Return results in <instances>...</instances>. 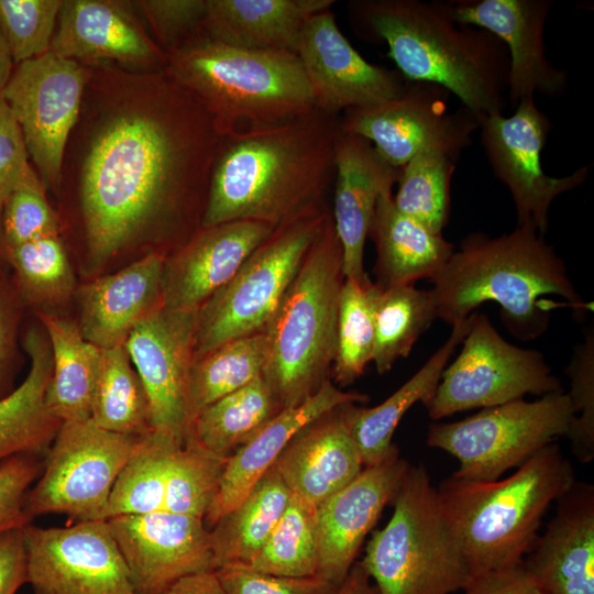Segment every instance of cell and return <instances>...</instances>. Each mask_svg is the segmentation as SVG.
<instances>
[{"label": "cell", "instance_id": "obj_9", "mask_svg": "<svg viewBox=\"0 0 594 594\" xmlns=\"http://www.w3.org/2000/svg\"><path fill=\"white\" fill-rule=\"evenodd\" d=\"M330 211L311 208L277 226L196 312L194 360L265 331Z\"/></svg>", "mask_w": 594, "mask_h": 594}, {"label": "cell", "instance_id": "obj_57", "mask_svg": "<svg viewBox=\"0 0 594 594\" xmlns=\"http://www.w3.org/2000/svg\"><path fill=\"white\" fill-rule=\"evenodd\" d=\"M13 64L9 46L0 32V94L13 73Z\"/></svg>", "mask_w": 594, "mask_h": 594}, {"label": "cell", "instance_id": "obj_56", "mask_svg": "<svg viewBox=\"0 0 594 594\" xmlns=\"http://www.w3.org/2000/svg\"><path fill=\"white\" fill-rule=\"evenodd\" d=\"M10 321L6 304L0 295V382L10 350Z\"/></svg>", "mask_w": 594, "mask_h": 594}, {"label": "cell", "instance_id": "obj_35", "mask_svg": "<svg viewBox=\"0 0 594 594\" xmlns=\"http://www.w3.org/2000/svg\"><path fill=\"white\" fill-rule=\"evenodd\" d=\"M280 410L272 389L260 376L199 411L187 437L213 454L229 457Z\"/></svg>", "mask_w": 594, "mask_h": 594}, {"label": "cell", "instance_id": "obj_7", "mask_svg": "<svg viewBox=\"0 0 594 594\" xmlns=\"http://www.w3.org/2000/svg\"><path fill=\"white\" fill-rule=\"evenodd\" d=\"M344 280L330 213L264 331L268 356L262 376L282 409L304 403L330 380Z\"/></svg>", "mask_w": 594, "mask_h": 594}, {"label": "cell", "instance_id": "obj_4", "mask_svg": "<svg viewBox=\"0 0 594 594\" xmlns=\"http://www.w3.org/2000/svg\"><path fill=\"white\" fill-rule=\"evenodd\" d=\"M437 319L451 327L487 301L501 307L508 331L522 341L542 336L559 296L578 316L592 309L576 292L563 258L532 224L491 238L471 233L430 279Z\"/></svg>", "mask_w": 594, "mask_h": 594}, {"label": "cell", "instance_id": "obj_22", "mask_svg": "<svg viewBox=\"0 0 594 594\" xmlns=\"http://www.w3.org/2000/svg\"><path fill=\"white\" fill-rule=\"evenodd\" d=\"M274 229L250 220L200 227L165 257L163 306L175 310H198L233 277Z\"/></svg>", "mask_w": 594, "mask_h": 594}, {"label": "cell", "instance_id": "obj_12", "mask_svg": "<svg viewBox=\"0 0 594 594\" xmlns=\"http://www.w3.org/2000/svg\"><path fill=\"white\" fill-rule=\"evenodd\" d=\"M138 440L91 419L63 421L41 477L25 496L29 519L65 514L74 521L106 520L113 484Z\"/></svg>", "mask_w": 594, "mask_h": 594}, {"label": "cell", "instance_id": "obj_33", "mask_svg": "<svg viewBox=\"0 0 594 594\" xmlns=\"http://www.w3.org/2000/svg\"><path fill=\"white\" fill-rule=\"evenodd\" d=\"M40 318L52 353L46 408L61 422L90 419L101 349L84 338L78 323L50 312Z\"/></svg>", "mask_w": 594, "mask_h": 594}, {"label": "cell", "instance_id": "obj_23", "mask_svg": "<svg viewBox=\"0 0 594 594\" xmlns=\"http://www.w3.org/2000/svg\"><path fill=\"white\" fill-rule=\"evenodd\" d=\"M331 217L342 249L345 279L367 286L364 246L381 195L393 190L402 168L386 162L365 139L342 132L336 148Z\"/></svg>", "mask_w": 594, "mask_h": 594}, {"label": "cell", "instance_id": "obj_50", "mask_svg": "<svg viewBox=\"0 0 594 594\" xmlns=\"http://www.w3.org/2000/svg\"><path fill=\"white\" fill-rule=\"evenodd\" d=\"M139 6L158 40L173 46L172 51L201 29L206 15V0H145Z\"/></svg>", "mask_w": 594, "mask_h": 594}, {"label": "cell", "instance_id": "obj_51", "mask_svg": "<svg viewBox=\"0 0 594 594\" xmlns=\"http://www.w3.org/2000/svg\"><path fill=\"white\" fill-rule=\"evenodd\" d=\"M29 165L20 127L0 97V218L6 200Z\"/></svg>", "mask_w": 594, "mask_h": 594}, {"label": "cell", "instance_id": "obj_2", "mask_svg": "<svg viewBox=\"0 0 594 594\" xmlns=\"http://www.w3.org/2000/svg\"><path fill=\"white\" fill-rule=\"evenodd\" d=\"M341 133V116L315 108L220 136L200 227L250 220L276 228L322 206Z\"/></svg>", "mask_w": 594, "mask_h": 594}, {"label": "cell", "instance_id": "obj_21", "mask_svg": "<svg viewBox=\"0 0 594 594\" xmlns=\"http://www.w3.org/2000/svg\"><path fill=\"white\" fill-rule=\"evenodd\" d=\"M408 468L397 448L381 463L365 466L350 484L317 508L318 576L341 585L365 537L384 507L393 502Z\"/></svg>", "mask_w": 594, "mask_h": 594}, {"label": "cell", "instance_id": "obj_15", "mask_svg": "<svg viewBox=\"0 0 594 594\" xmlns=\"http://www.w3.org/2000/svg\"><path fill=\"white\" fill-rule=\"evenodd\" d=\"M84 86L85 72L79 63L48 51L19 64L0 94L46 188L59 184L64 151L79 114Z\"/></svg>", "mask_w": 594, "mask_h": 594}, {"label": "cell", "instance_id": "obj_41", "mask_svg": "<svg viewBox=\"0 0 594 594\" xmlns=\"http://www.w3.org/2000/svg\"><path fill=\"white\" fill-rule=\"evenodd\" d=\"M457 161L437 152H422L402 167L393 202L398 211L436 233L450 217L451 179Z\"/></svg>", "mask_w": 594, "mask_h": 594}, {"label": "cell", "instance_id": "obj_6", "mask_svg": "<svg viewBox=\"0 0 594 594\" xmlns=\"http://www.w3.org/2000/svg\"><path fill=\"white\" fill-rule=\"evenodd\" d=\"M167 72L202 106L220 136L316 108L300 59L292 52L240 48L193 36L172 51Z\"/></svg>", "mask_w": 594, "mask_h": 594}, {"label": "cell", "instance_id": "obj_28", "mask_svg": "<svg viewBox=\"0 0 594 594\" xmlns=\"http://www.w3.org/2000/svg\"><path fill=\"white\" fill-rule=\"evenodd\" d=\"M78 61L154 64L164 55L121 1H63L51 50Z\"/></svg>", "mask_w": 594, "mask_h": 594}, {"label": "cell", "instance_id": "obj_55", "mask_svg": "<svg viewBox=\"0 0 594 594\" xmlns=\"http://www.w3.org/2000/svg\"><path fill=\"white\" fill-rule=\"evenodd\" d=\"M337 594H378L360 562H355Z\"/></svg>", "mask_w": 594, "mask_h": 594}, {"label": "cell", "instance_id": "obj_13", "mask_svg": "<svg viewBox=\"0 0 594 594\" xmlns=\"http://www.w3.org/2000/svg\"><path fill=\"white\" fill-rule=\"evenodd\" d=\"M450 96L442 86L407 81L396 98L344 111L341 130L367 140L395 167L402 168L422 152L457 161L471 145L481 120L463 106L450 111Z\"/></svg>", "mask_w": 594, "mask_h": 594}, {"label": "cell", "instance_id": "obj_17", "mask_svg": "<svg viewBox=\"0 0 594 594\" xmlns=\"http://www.w3.org/2000/svg\"><path fill=\"white\" fill-rule=\"evenodd\" d=\"M197 310L164 306L140 321L124 348L146 392L153 430L185 442L190 428L188 382Z\"/></svg>", "mask_w": 594, "mask_h": 594}, {"label": "cell", "instance_id": "obj_40", "mask_svg": "<svg viewBox=\"0 0 594 594\" xmlns=\"http://www.w3.org/2000/svg\"><path fill=\"white\" fill-rule=\"evenodd\" d=\"M320 562L317 507L292 494L271 536L243 568L288 578L317 575Z\"/></svg>", "mask_w": 594, "mask_h": 594}, {"label": "cell", "instance_id": "obj_52", "mask_svg": "<svg viewBox=\"0 0 594 594\" xmlns=\"http://www.w3.org/2000/svg\"><path fill=\"white\" fill-rule=\"evenodd\" d=\"M463 594H544L520 562L516 565L472 576Z\"/></svg>", "mask_w": 594, "mask_h": 594}, {"label": "cell", "instance_id": "obj_45", "mask_svg": "<svg viewBox=\"0 0 594 594\" xmlns=\"http://www.w3.org/2000/svg\"><path fill=\"white\" fill-rule=\"evenodd\" d=\"M62 4V0H0V32L14 64L51 50Z\"/></svg>", "mask_w": 594, "mask_h": 594}, {"label": "cell", "instance_id": "obj_18", "mask_svg": "<svg viewBox=\"0 0 594 594\" xmlns=\"http://www.w3.org/2000/svg\"><path fill=\"white\" fill-rule=\"evenodd\" d=\"M107 522L138 594H161L185 576L213 571L204 518L162 510Z\"/></svg>", "mask_w": 594, "mask_h": 594}, {"label": "cell", "instance_id": "obj_24", "mask_svg": "<svg viewBox=\"0 0 594 594\" xmlns=\"http://www.w3.org/2000/svg\"><path fill=\"white\" fill-rule=\"evenodd\" d=\"M522 560L544 594H594V486L575 482L557 501Z\"/></svg>", "mask_w": 594, "mask_h": 594}, {"label": "cell", "instance_id": "obj_46", "mask_svg": "<svg viewBox=\"0 0 594 594\" xmlns=\"http://www.w3.org/2000/svg\"><path fill=\"white\" fill-rule=\"evenodd\" d=\"M45 189L42 179L29 165L1 212L2 248L58 235V221L46 199Z\"/></svg>", "mask_w": 594, "mask_h": 594}, {"label": "cell", "instance_id": "obj_8", "mask_svg": "<svg viewBox=\"0 0 594 594\" xmlns=\"http://www.w3.org/2000/svg\"><path fill=\"white\" fill-rule=\"evenodd\" d=\"M360 562L378 594H452L472 575L424 464L409 465Z\"/></svg>", "mask_w": 594, "mask_h": 594}, {"label": "cell", "instance_id": "obj_38", "mask_svg": "<svg viewBox=\"0 0 594 594\" xmlns=\"http://www.w3.org/2000/svg\"><path fill=\"white\" fill-rule=\"evenodd\" d=\"M267 356L263 331L224 342L195 359L188 382L190 425L204 408L262 376Z\"/></svg>", "mask_w": 594, "mask_h": 594}, {"label": "cell", "instance_id": "obj_1", "mask_svg": "<svg viewBox=\"0 0 594 594\" xmlns=\"http://www.w3.org/2000/svg\"><path fill=\"white\" fill-rule=\"evenodd\" d=\"M152 103L110 120L91 143L81 177L87 264L95 273L136 237H176L206 207L220 142L202 106L169 75Z\"/></svg>", "mask_w": 594, "mask_h": 594}, {"label": "cell", "instance_id": "obj_32", "mask_svg": "<svg viewBox=\"0 0 594 594\" xmlns=\"http://www.w3.org/2000/svg\"><path fill=\"white\" fill-rule=\"evenodd\" d=\"M24 348L31 360L28 375L15 389L0 398V462L18 454L45 452L62 424L45 405L52 373L48 341L32 329L25 337Z\"/></svg>", "mask_w": 594, "mask_h": 594}, {"label": "cell", "instance_id": "obj_5", "mask_svg": "<svg viewBox=\"0 0 594 594\" xmlns=\"http://www.w3.org/2000/svg\"><path fill=\"white\" fill-rule=\"evenodd\" d=\"M575 482L573 465L554 442L503 480H443L436 487L439 502L471 575L522 562L548 508Z\"/></svg>", "mask_w": 594, "mask_h": 594}, {"label": "cell", "instance_id": "obj_48", "mask_svg": "<svg viewBox=\"0 0 594 594\" xmlns=\"http://www.w3.org/2000/svg\"><path fill=\"white\" fill-rule=\"evenodd\" d=\"M215 572L226 594H337L340 587L318 575L278 576L243 566H224Z\"/></svg>", "mask_w": 594, "mask_h": 594}, {"label": "cell", "instance_id": "obj_25", "mask_svg": "<svg viewBox=\"0 0 594 594\" xmlns=\"http://www.w3.org/2000/svg\"><path fill=\"white\" fill-rule=\"evenodd\" d=\"M350 405L304 427L273 465L293 495L317 508L364 469L349 428Z\"/></svg>", "mask_w": 594, "mask_h": 594}, {"label": "cell", "instance_id": "obj_42", "mask_svg": "<svg viewBox=\"0 0 594 594\" xmlns=\"http://www.w3.org/2000/svg\"><path fill=\"white\" fill-rule=\"evenodd\" d=\"M2 252L14 271L20 293L29 301L61 302L73 293L75 276L58 235L6 246Z\"/></svg>", "mask_w": 594, "mask_h": 594}, {"label": "cell", "instance_id": "obj_53", "mask_svg": "<svg viewBox=\"0 0 594 594\" xmlns=\"http://www.w3.org/2000/svg\"><path fill=\"white\" fill-rule=\"evenodd\" d=\"M28 583L23 528L0 534V594H16Z\"/></svg>", "mask_w": 594, "mask_h": 594}, {"label": "cell", "instance_id": "obj_43", "mask_svg": "<svg viewBox=\"0 0 594 594\" xmlns=\"http://www.w3.org/2000/svg\"><path fill=\"white\" fill-rule=\"evenodd\" d=\"M228 458L207 451L187 437L170 459L163 510L205 518L218 492Z\"/></svg>", "mask_w": 594, "mask_h": 594}, {"label": "cell", "instance_id": "obj_31", "mask_svg": "<svg viewBox=\"0 0 594 594\" xmlns=\"http://www.w3.org/2000/svg\"><path fill=\"white\" fill-rule=\"evenodd\" d=\"M473 314L453 324L446 342L383 403L370 408L350 405L349 428L364 466L381 463L397 449L393 436L399 421L416 403L426 404L431 398L450 358L470 329Z\"/></svg>", "mask_w": 594, "mask_h": 594}, {"label": "cell", "instance_id": "obj_10", "mask_svg": "<svg viewBox=\"0 0 594 594\" xmlns=\"http://www.w3.org/2000/svg\"><path fill=\"white\" fill-rule=\"evenodd\" d=\"M574 416L568 394L554 392L532 402L521 398L483 408L459 421L432 424L427 444L457 459L453 476L493 482L566 436Z\"/></svg>", "mask_w": 594, "mask_h": 594}, {"label": "cell", "instance_id": "obj_44", "mask_svg": "<svg viewBox=\"0 0 594 594\" xmlns=\"http://www.w3.org/2000/svg\"><path fill=\"white\" fill-rule=\"evenodd\" d=\"M373 285L345 279L341 289L331 375L339 387L354 383L373 360Z\"/></svg>", "mask_w": 594, "mask_h": 594}, {"label": "cell", "instance_id": "obj_20", "mask_svg": "<svg viewBox=\"0 0 594 594\" xmlns=\"http://www.w3.org/2000/svg\"><path fill=\"white\" fill-rule=\"evenodd\" d=\"M450 3L457 22L484 29L506 46L507 102L513 109L526 98H558L565 92L568 73L548 59L543 37L552 1L452 0Z\"/></svg>", "mask_w": 594, "mask_h": 594}, {"label": "cell", "instance_id": "obj_30", "mask_svg": "<svg viewBox=\"0 0 594 594\" xmlns=\"http://www.w3.org/2000/svg\"><path fill=\"white\" fill-rule=\"evenodd\" d=\"M369 237L376 249V285L386 288L432 279L447 264L454 245L397 210L393 190L381 195Z\"/></svg>", "mask_w": 594, "mask_h": 594}, {"label": "cell", "instance_id": "obj_16", "mask_svg": "<svg viewBox=\"0 0 594 594\" xmlns=\"http://www.w3.org/2000/svg\"><path fill=\"white\" fill-rule=\"evenodd\" d=\"M35 594H138L107 520L23 527Z\"/></svg>", "mask_w": 594, "mask_h": 594}, {"label": "cell", "instance_id": "obj_49", "mask_svg": "<svg viewBox=\"0 0 594 594\" xmlns=\"http://www.w3.org/2000/svg\"><path fill=\"white\" fill-rule=\"evenodd\" d=\"M38 455L18 454L0 462V534L30 524L25 496L42 468Z\"/></svg>", "mask_w": 594, "mask_h": 594}, {"label": "cell", "instance_id": "obj_39", "mask_svg": "<svg viewBox=\"0 0 594 594\" xmlns=\"http://www.w3.org/2000/svg\"><path fill=\"white\" fill-rule=\"evenodd\" d=\"M183 444L174 436L158 430L140 437L113 484L106 520L162 512L170 459Z\"/></svg>", "mask_w": 594, "mask_h": 594}, {"label": "cell", "instance_id": "obj_26", "mask_svg": "<svg viewBox=\"0 0 594 594\" xmlns=\"http://www.w3.org/2000/svg\"><path fill=\"white\" fill-rule=\"evenodd\" d=\"M367 400V395L344 392L330 378L304 403L282 409L229 455L216 497L204 518L206 527L212 528L243 502L304 427L338 406Z\"/></svg>", "mask_w": 594, "mask_h": 594}, {"label": "cell", "instance_id": "obj_27", "mask_svg": "<svg viewBox=\"0 0 594 594\" xmlns=\"http://www.w3.org/2000/svg\"><path fill=\"white\" fill-rule=\"evenodd\" d=\"M166 255L151 252L124 268L79 289V329L99 349L124 344L133 328L163 306Z\"/></svg>", "mask_w": 594, "mask_h": 594}, {"label": "cell", "instance_id": "obj_54", "mask_svg": "<svg viewBox=\"0 0 594 594\" xmlns=\"http://www.w3.org/2000/svg\"><path fill=\"white\" fill-rule=\"evenodd\" d=\"M161 594H226L215 571L185 576Z\"/></svg>", "mask_w": 594, "mask_h": 594}, {"label": "cell", "instance_id": "obj_3", "mask_svg": "<svg viewBox=\"0 0 594 594\" xmlns=\"http://www.w3.org/2000/svg\"><path fill=\"white\" fill-rule=\"evenodd\" d=\"M349 12L361 35L387 45L406 81L442 86L480 120L504 113L506 46L484 29L457 22L450 1L359 0Z\"/></svg>", "mask_w": 594, "mask_h": 594}, {"label": "cell", "instance_id": "obj_11", "mask_svg": "<svg viewBox=\"0 0 594 594\" xmlns=\"http://www.w3.org/2000/svg\"><path fill=\"white\" fill-rule=\"evenodd\" d=\"M458 356L443 370L431 398L424 404L439 420L455 413L488 408L561 392L543 355L506 341L483 314H473Z\"/></svg>", "mask_w": 594, "mask_h": 594}, {"label": "cell", "instance_id": "obj_37", "mask_svg": "<svg viewBox=\"0 0 594 594\" xmlns=\"http://www.w3.org/2000/svg\"><path fill=\"white\" fill-rule=\"evenodd\" d=\"M90 419L107 431L131 437L153 430L148 398L124 344L101 350Z\"/></svg>", "mask_w": 594, "mask_h": 594}, {"label": "cell", "instance_id": "obj_36", "mask_svg": "<svg viewBox=\"0 0 594 594\" xmlns=\"http://www.w3.org/2000/svg\"><path fill=\"white\" fill-rule=\"evenodd\" d=\"M435 319L437 307L430 289L415 285L382 288L374 283L372 362L377 373H388L397 360L407 358Z\"/></svg>", "mask_w": 594, "mask_h": 594}, {"label": "cell", "instance_id": "obj_14", "mask_svg": "<svg viewBox=\"0 0 594 594\" xmlns=\"http://www.w3.org/2000/svg\"><path fill=\"white\" fill-rule=\"evenodd\" d=\"M479 130L487 162L512 196L517 226L532 224L544 235L554 199L580 187L588 178L592 165L562 177L549 176L542 169L541 152L551 121L535 98L520 100L508 117H484Z\"/></svg>", "mask_w": 594, "mask_h": 594}, {"label": "cell", "instance_id": "obj_19", "mask_svg": "<svg viewBox=\"0 0 594 594\" xmlns=\"http://www.w3.org/2000/svg\"><path fill=\"white\" fill-rule=\"evenodd\" d=\"M296 54L315 107L327 113L341 116L384 102L400 96L407 85L397 70L367 62L339 30L330 9L307 21Z\"/></svg>", "mask_w": 594, "mask_h": 594}, {"label": "cell", "instance_id": "obj_29", "mask_svg": "<svg viewBox=\"0 0 594 594\" xmlns=\"http://www.w3.org/2000/svg\"><path fill=\"white\" fill-rule=\"evenodd\" d=\"M333 0H206L201 25L211 40L240 48L297 53L301 31Z\"/></svg>", "mask_w": 594, "mask_h": 594}, {"label": "cell", "instance_id": "obj_34", "mask_svg": "<svg viewBox=\"0 0 594 594\" xmlns=\"http://www.w3.org/2000/svg\"><path fill=\"white\" fill-rule=\"evenodd\" d=\"M290 496L272 466L243 502L209 529L213 571L246 566L271 536Z\"/></svg>", "mask_w": 594, "mask_h": 594}, {"label": "cell", "instance_id": "obj_47", "mask_svg": "<svg viewBox=\"0 0 594 594\" xmlns=\"http://www.w3.org/2000/svg\"><path fill=\"white\" fill-rule=\"evenodd\" d=\"M565 373L570 380V392L566 394L575 415L565 437L578 461L588 463L594 459L593 328L586 331L583 342L575 346Z\"/></svg>", "mask_w": 594, "mask_h": 594}]
</instances>
